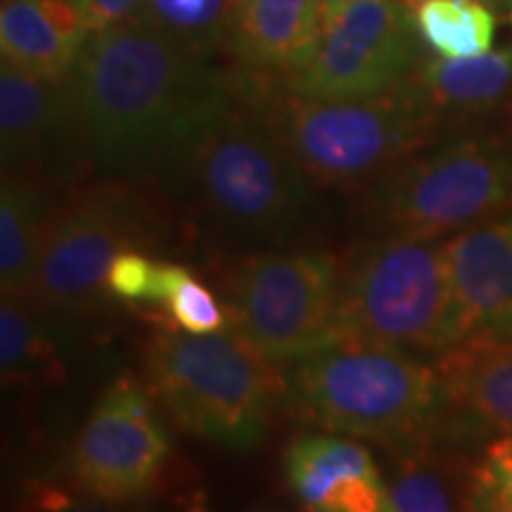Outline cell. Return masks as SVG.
Listing matches in <instances>:
<instances>
[{
	"label": "cell",
	"mask_w": 512,
	"mask_h": 512,
	"mask_svg": "<svg viewBox=\"0 0 512 512\" xmlns=\"http://www.w3.org/2000/svg\"><path fill=\"white\" fill-rule=\"evenodd\" d=\"M64 91L67 136L95 171L124 181L181 174L235 81L131 19L88 36Z\"/></svg>",
	"instance_id": "cell-1"
},
{
	"label": "cell",
	"mask_w": 512,
	"mask_h": 512,
	"mask_svg": "<svg viewBox=\"0 0 512 512\" xmlns=\"http://www.w3.org/2000/svg\"><path fill=\"white\" fill-rule=\"evenodd\" d=\"M297 415L325 432L396 448L439 437L444 382L415 351L339 335L283 370Z\"/></svg>",
	"instance_id": "cell-2"
},
{
	"label": "cell",
	"mask_w": 512,
	"mask_h": 512,
	"mask_svg": "<svg viewBox=\"0 0 512 512\" xmlns=\"http://www.w3.org/2000/svg\"><path fill=\"white\" fill-rule=\"evenodd\" d=\"M294 162L316 185L370 188L444 131L411 81L363 100L278 95L245 83Z\"/></svg>",
	"instance_id": "cell-3"
},
{
	"label": "cell",
	"mask_w": 512,
	"mask_h": 512,
	"mask_svg": "<svg viewBox=\"0 0 512 512\" xmlns=\"http://www.w3.org/2000/svg\"><path fill=\"white\" fill-rule=\"evenodd\" d=\"M211 221L249 240L283 242L309 219L313 183L245 83L202 133L181 174Z\"/></svg>",
	"instance_id": "cell-4"
},
{
	"label": "cell",
	"mask_w": 512,
	"mask_h": 512,
	"mask_svg": "<svg viewBox=\"0 0 512 512\" xmlns=\"http://www.w3.org/2000/svg\"><path fill=\"white\" fill-rule=\"evenodd\" d=\"M147 387L192 437L235 453L261 446L271 420L273 363L235 328L214 335L162 330L145 354Z\"/></svg>",
	"instance_id": "cell-5"
},
{
	"label": "cell",
	"mask_w": 512,
	"mask_h": 512,
	"mask_svg": "<svg viewBox=\"0 0 512 512\" xmlns=\"http://www.w3.org/2000/svg\"><path fill=\"white\" fill-rule=\"evenodd\" d=\"M339 335L373 339L415 354H446L463 342L444 240L384 233L342 268Z\"/></svg>",
	"instance_id": "cell-6"
},
{
	"label": "cell",
	"mask_w": 512,
	"mask_h": 512,
	"mask_svg": "<svg viewBox=\"0 0 512 512\" xmlns=\"http://www.w3.org/2000/svg\"><path fill=\"white\" fill-rule=\"evenodd\" d=\"M384 233L441 238L512 214V133H475L418 152L368 188Z\"/></svg>",
	"instance_id": "cell-7"
},
{
	"label": "cell",
	"mask_w": 512,
	"mask_h": 512,
	"mask_svg": "<svg viewBox=\"0 0 512 512\" xmlns=\"http://www.w3.org/2000/svg\"><path fill=\"white\" fill-rule=\"evenodd\" d=\"M342 266L320 249H273L247 256L228 280L230 323L273 366L339 337Z\"/></svg>",
	"instance_id": "cell-8"
},
{
	"label": "cell",
	"mask_w": 512,
	"mask_h": 512,
	"mask_svg": "<svg viewBox=\"0 0 512 512\" xmlns=\"http://www.w3.org/2000/svg\"><path fill=\"white\" fill-rule=\"evenodd\" d=\"M420 31L406 0H323L316 53L287 74V93L363 100L394 91L420 64Z\"/></svg>",
	"instance_id": "cell-9"
},
{
	"label": "cell",
	"mask_w": 512,
	"mask_h": 512,
	"mask_svg": "<svg viewBox=\"0 0 512 512\" xmlns=\"http://www.w3.org/2000/svg\"><path fill=\"white\" fill-rule=\"evenodd\" d=\"M147 216L124 185H100L53 214L43 233L31 302L48 316H88L102 306L114 256L147 240Z\"/></svg>",
	"instance_id": "cell-10"
},
{
	"label": "cell",
	"mask_w": 512,
	"mask_h": 512,
	"mask_svg": "<svg viewBox=\"0 0 512 512\" xmlns=\"http://www.w3.org/2000/svg\"><path fill=\"white\" fill-rule=\"evenodd\" d=\"M150 387L119 377L102 392L72 448V472L83 491L107 503H126L152 489L171 439Z\"/></svg>",
	"instance_id": "cell-11"
},
{
	"label": "cell",
	"mask_w": 512,
	"mask_h": 512,
	"mask_svg": "<svg viewBox=\"0 0 512 512\" xmlns=\"http://www.w3.org/2000/svg\"><path fill=\"white\" fill-rule=\"evenodd\" d=\"M437 368L444 382L439 437H512V335L467 337L441 354Z\"/></svg>",
	"instance_id": "cell-12"
},
{
	"label": "cell",
	"mask_w": 512,
	"mask_h": 512,
	"mask_svg": "<svg viewBox=\"0 0 512 512\" xmlns=\"http://www.w3.org/2000/svg\"><path fill=\"white\" fill-rule=\"evenodd\" d=\"M463 335H512V214L475 223L444 240ZM463 339V342H465Z\"/></svg>",
	"instance_id": "cell-13"
},
{
	"label": "cell",
	"mask_w": 512,
	"mask_h": 512,
	"mask_svg": "<svg viewBox=\"0 0 512 512\" xmlns=\"http://www.w3.org/2000/svg\"><path fill=\"white\" fill-rule=\"evenodd\" d=\"M408 81L444 128L512 119V43L470 60L422 57Z\"/></svg>",
	"instance_id": "cell-14"
},
{
	"label": "cell",
	"mask_w": 512,
	"mask_h": 512,
	"mask_svg": "<svg viewBox=\"0 0 512 512\" xmlns=\"http://www.w3.org/2000/svg\"><path fill=\"white\" fill-rule=\"evenodd\" d=\"M88 36L83 0H3L0 53L19 72L64 81Z\"/></svg>",
	"instance_id": "cell-15"
},
{
	"label": "cell",
	"mask_w": 512,
	"mask_h": 512,
	"mask_svg": "<svg viewBox=\"0 0 512 512\" xmlns=\"http://www.w3.org/2000/svg\"><path fill=\"white\" fill-rule=\"evenodd\" d=\"M323 0H238L228 50L259 74H292L316 53Z\"/></svg>",
	"instance_id": "cell-16"
},
{
	"label": "cell",
	"mask_w": 512,
	"mask_h": 512,
	"mask_svg": "<svg viewBox=\"0 0 512 512\" xmlns=\"http://www.w3.org/2000/svg\"><path fill=\"white\" fill-rule=\"evenodd\" d=\"M69 133L64 81L29 76L3 62L0 67V157L3 174H29L48 145Z\"/></svg>",
	"instance_id": "cell-17"
},
{
	"label": "cell",
	"mask_w": 512,
	"mask_h": 512,
	"mask_svg": "<svg viewBox=\"0 0 512 512\" xmlns=\"http://www.w3.org/2000/svg\"><path fill=\"white\" fill-rule=\"evenodd\" d=\"M387 484L394 512H472L475 467L465 472L430 439L396 448Z\"/></svg>",
	"instance_id": "cell-18"
},
{
	"label": "cell",
	"mask_w": 512,
	"mask_h": 512,
	"mask_svg": "<svg viewBox=\"0 0 512 512\" xmlns=\"http://www.w3.org/2000/svg\"><path fill=\"white\" fill-rule=\"evenodd\" d=\"M50 216L29 174H3L0 188V290L29 299Z\"/></svg>",
	"instance_id": "cell-19"
},
{
	"label": "cell",
	"mask_w": 512,
	"mask_h": 512,
	"mask_svg": "<svg viewBox=\"0 0 512 512\" xmlns=\"http://www.w3.org/2000/svg\"><path fill=\"white\" fill-rule=\"evenodd\" d=\"M285 479L292 494L313 512L344 477L375 470L373 453L347 434L309 432L292 439L285 451Z\"/></svg>",
	"instance_id": "cell-20"
},
{
	"label": "cell",
	"mask_w": 512,
	"mask_h": 512,
	"mask_svg": "<svg viewBox=\"0 0 512 512\" xmlns=\"http://www.w3.org/2000/svg\"><path fill=\"white\" fill-rule=\"evenodd\" d=\"M235 3L238 0H140L133 22L214 60L230 46Z\"/></svg>",
	"instance_id": "cell-21"
},
{
	"label": "cell",
	"mask_w": 512,
	"mask_h": 512,
	"mask_svg": "<svg viewBox=\"0 0 512 512\" xmlns=\"http://www.w3.org/2000/svg\"><path fill=\"white\" fill-rule=\"evenodd\" d=\"M422 43L441 60H470L491 53L496 12L477 0H418L411 5Z\"/></svg>",
	"instance_id": "cell-22"
},
{
	"label": "cell",
	"mask_w": 512,
	"mask_h": 512,
	"mask_svg": "<svg viewBox=\"0 0 512 512\" xmlns=\"http://www.w3.org/2000/svg\"><path fill=\"white\" fill-rule=\"evenodd\" d=\"M48 313L27 299L0 302V370L3 384H31L50 375L57 344L48 330Z\"/></svg>",
	"instance_id": "cell-23"
},
{
	"label": "cell",
	"mask_w": 512,
	"mask_h": 512,
	"mask_svg": "<svg viewBox=\"0 0 512 512\" xmlns=\"http://www.w3.org/2000/svg\"><path fill=\"white\" fill-rule=\"evenodd\" d=\"M183 273L185 266L181 264L157 261L138 249H126L114 256L107 273V294L121 302L164 304Z\"/></svg>",
	"instance_id": "cell-24"
},
{
	"label": "cell",
	"mask_w": 512,
	"mask_h": 512,
	"mask_svg": "<svg viewBox=\"0 0 512 512\" xmlns=\"http://www.w3.org/2000/svg\"><path fill=\"white\" fill-rule=\"evenodd\" d=\"M164 306L174 328L190 335H214L230 325L228 306H223L214 292L192 275L190 268H185L178 278Z\"/></svg>",
	"instance_id": "cell-25"
},
{
	"label": "cell",
	"mask_w": 512,
	"mask_h": 512,
	"mask_svg": "<svg viewBox=\"0 0 512 512\" xmlns=\"http://www.w3.org/2000/svg\"><path fill=\"white\" fill-rule=\"evenodd\" d=\"M313 512H394V505L389 484L375 467L337 482Z\"/></svg>",
	"instance_id": "cell-26"
},
{
	"label": "cell",
	"mask_w": 512,
	"mask_h": 512,
	"mask_svg": "<svg viewBox=\"0 0 512 512\" xmlns=\"http://www.w3.org/2000/svg\"><path fill=\"white\" fill-rule=\"evenodd\" d=\"M472 512H512V494L508 482L494 465L482 463L475 467L472 486Z\"/></svg>",
	"instance_id": "cell-27"
},
{
	"label": "cell",
	"mask_w": 512,
	"mask_h": 512,
	"mask_svg": "<svg viewBox=\"0 0 512 512\" xmlns=\"http://www.w3.org/2000/svg\"><path fill=\"white\" fill-rule=\"evenodd\" d=\"M140 0H83V15H86L88 31L117 27V24L131 22L136 17Z\"/></svg>",
	"instance_id": "cell-28"
},
{
	"label": "cell",
	"mask_w": 512,
	"mask_h": 512,
	"mask_svg": "<svg viewBox=\"0 0 512 512\" xmlns=\"http://www.w3.org/2000/svg\"><path fill=\"white\" fill-rule=\"evenodd\" d=\"M484 460L501 472V475L505 477V482H508V489L512 494V437H501V439L491 441L489 448H486V453H484Z\"/></svg>",
	"instance_id": "cell-29"
},
{
	"label": "cell",
	"mask_w": 512,
	"mask_h": 512,
	"mask_svg": "<svg viewBox=\"0 0 512 512\" xmlns=\"http://www.w3.org/2000/svg\"><path fill=\"white\" fill-rule=\"evenodd\" d=\"M408 5H415L418 3V0H406ZM477 3H484L486 8H491L494 12H503V8H505V0H477Z\"/></svg>",
	"instance_id": "cell-30"
},
{
	"label": "cell",
	"mask_w": 512,
	"mask_h": 512,
	"mask_svg": "<svg viewBox=\"0 0 512 512\" xmlns=\"http://www.w3.org/2000/svg\"><path fill=\"white\" fill-rule=\"evenodd\" d=\"M503 15L508 22L512 24V0H505V8H503Z\"/></svg>",
	"instance_id": "cell-31"
}]
</instances>
